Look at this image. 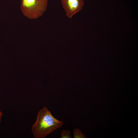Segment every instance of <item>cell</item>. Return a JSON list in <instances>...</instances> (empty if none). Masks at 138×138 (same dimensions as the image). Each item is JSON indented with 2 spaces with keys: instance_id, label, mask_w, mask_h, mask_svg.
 <instances>
[{
  "instance_id": "cell-5",
  "label": "cell",
  "mask_w": 138,
  "mask_h": 138,
  "mask_svg": "<svg viewBox=\"0 0 138 138\" xmlns=\"http://www.w3.org/2000/svg\"><path fill=\"white\" fill-rule=\"evenodd\" d=\"M60 133L61 138H71L72 137L71 131L69 130L63 129Z\"/></svg>"
},
{
  "instance_id": "cell-2",
  "label": "cell",
  "mask_w": 138,
  "mask_h": 138,
  "mask_svg": "<svg viewBox=\"0 0 138 138\" xmlns=\"http://www.w3.org/2000/svg\"><path fill=\"white\" fill-rule=\"evenodd\" d=\"M48 0H21L20 10L28 18L37 19L46 11Z\"/></svg>"
},
{
  "instance_id": "cell-1",
  "label": "cell",
  "mask_w": 138,
  "mask_h": 138,
  "mask_svg": "<svg viewBox=\"0 0 138 138\" xmlns=\"http://www.w3.org/2000/svg\"><path fill=\"white\" fill-rule=\"evenodd\" d=\"M63 124V121L55 118L47 108L44 107L38 112L31 130L34 137L44 138L61 128Z\"/></svg>"
},
{
  "instance_id": "cell-4",
  "label": "cell",
  "mask_w": 138,
  "mask_h": 138,
  "mask_svg": "<svg viewBox=\"0 0 138 138\" xmlns=\"http://www.w3.org/2000/svg\"><path fill=\"white\" fill-rule=\"evenodd\" d=\"M74 138H85V135L78 129H74L73 130Z\"/></svg>"
},
{
  "instance_id": "cell-3",
  "label": "cell",
  "mask_w": 138,
  "mask_h": 138,
  "mask_svg": "<svg viewBox=\"0 0 138 138\" xmlns=\"http://www.w3.org/2000/svg\"><path fill=\"white\" fill-rule=\"evenodd\" d=\"M63 7L69 18H72L76 13L82 9L84 5L83 0H61Z\"/></svg>"
},
{
  "instance_id": "cell-6",
  "label": "cell",
  "mask_w": 138,
  "mask_h": 138,
  "mask_svg": "<svg viewBox=\"0 0 138 138\" xmlns=\"http://www.w3.org/2000/svg\"><path fill=\"white\" fill-rule=\"evenodd\" d=\"M3 113L0 110V125L1 124V118L3 116Z\"/></svg>"
}]
</instances>
